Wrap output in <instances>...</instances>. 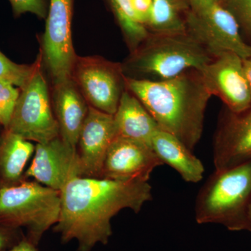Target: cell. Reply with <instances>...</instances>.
Wrapping results in <instances>:
<instances>
[{
    "mask_svg": "<svg viewBox=\"0 0 251 251\" xmlns=\"http://www.w3.org/2000/svg\"><path fill=\"white\" fill-rule=\"evenodd\" d=\"M61 210L54 226L63 243L77 241L78 251L108 244L111 220L120 211L139 213L152 200L151 185L138 179L75 176L60 191Z\"/></svg>",
    "mask_w": 251,
    "mask_h": 251,
    "instance_id": "6da1fadb",
    "label": "cell"
},
{
    "mask_svg": "<svg viewBox=\"0 0 251 251\" xmlns=\"http://www.w3.org/2000/svg\"><path fill=\"white\" fill-rule=\"evenodd\" d=\"M134 94L159 128L174 135L191 151L202 138L204 115L211 94L198 69L162 81L125 76Z\"/></svg>",
    "mask_w": 251,
    "mask_h": 251,
    "instance_id": "7a4b0ae2",
    "label": "cell"
},
{
    "mask_svg": "<svg viewBox=\"0 0 251 251\" xmlns=\"http://www.w3.org/2000/svg\"><path fill=\"white\" fill-rule=\"evenodd\" d=\"M211 55L187 32L150 33L123 64L125 76L152 81L170 80L212 60Z\"/></svg>",
    "mask_w": 251,
    "mask_h": 251,
    "instance_id": "3957f363",
    "label": "cell"
},
{
    "mask_svg": "<svg viewBox=\"0 0 251 251\" xmlns=\"http://www.w3.org/2000/svg\"><path fill=\"white\" fill-rule=\"evenodd\" d=\"M251 161L216 171L198 193V224L222 225L230 231H250Z\"/></svg>",
    "mask_w": 251,
    "mask_h": 251,
    "instance_id": "277c9868",
    "label": "cell"
},
{
    "mask_svg": "<svg viewBox=\"0 0 251 251\" xmlns=\"http://www.w3.org/2000/svg\"><path fill=\"white\" fill-rule=\"evenodd\" d=\"M60 191L37 181L0 189V225L14 229L25 227L28 240L37 247L44 233L58 222Z\"/></svg>",
    "mask_w": 251,
    "mask_h": 251,
    "instance_id": "5b68a950",
    "label": "cell"
},
{
    "mask_svg": "<svg viewBox=\"0 0 251 251\" xmlns=\"http://www.w3.org/2000/svg\"><path fill=\"white\" fill-rule=\"evenodd\" d=\"M41 67L21 89L6 130L29 141L45 143L59 137L58 123Z\"/></svg>",
    "mask_w": 251,
    "mask_h": 251,
    "instance_id": "8992f818",
    "label": "cell"
},
{
    "mask_svg": "<svg viewBox=\"0 0 251 251\" xmlns=\"http://www.w3.org/2000/svg\"><path fill=\"white\" fill-rule=\"evenodd\" d=\"M186 25V32L212 57L225 52H233L243 59L251 56V45L243 39L235 18L221 4L189 10Z\"/></svg>",
    "mask_w": 251,
    "mask_h": 251,
    "instance_id": "52a82bcc",
    "label": "cell"
},
{
    "mask_svg": "<svg viewBox=\"0 0 251 251\" xmlns=\"http://www.w3.org/2000/svg\"><path fill=\"white\" fill-rule=\"evenodd\" d=\"M72 77L90 106L114 115L126 90L122 64L98 57H77Z\"/></svg>",
    "mask_w": 251,
    "mask_h": 251,
    "instance_id": "ba28073f",
    "label": "cell"
},
{
    "mask_svg": "<svg viewBox=\"0 0 251 251\" xmlns=\"http://www.w3.org/2000/svg\"><path fill=\"white\" fill-rule=\"evenodd\" d=\"M73 6L74 0H50L43 56L53 85L72 78L77 58L72 41Z\"/></svg>",
    "mask_w": 251,
    "mask_h": 251,
    "instance_id": "9c48e42d",
    "label": "cell"
},
{
    "mask_svg": "<svg viewBox=\"0 0 251 251\" xmlns=\"http://www.w3.org/2000/svg\"><path fill=\"white\" fill-rule=\"evenodd\" d=\"M211 95L219 97L227 110L241 113L251 107V91L243 59L225 52L198 69Z\"/></svg>",
    "mask_w": 251,
    "mask_h": 251,
    "instance_id": "30bf717a",
    "label": "cell"
},
{
    "mask_svg": "<svg viewBox=\"0 0 251 251\" xmlns=\"http://www.w3.org/2000/svg\"><path fill=\"white\" fill-rule=\"evenodd\" d=\"M81 176L76 149L60 138L45 143H37L30 166L25 178L32 177L37 182L60 191L69 180Z\"/></svg>",
    "mask_w": 251,
    "mask_h": 251,
    "instance_id": "8fae6325",
    "label": "cell"
},
{
    "mask_svg": "<svg viewBox=\"0 0 251 251\" xmlns=\"http://www.w3.org/2000/svg\"><path fill=\"white\" fill-rule=\"evenodd\" d=\"M117 136L114 115L89 105L76 148L81 176L102 178L107 152Z\"/></svg>",
    "mask_w": 251,
    "mask_h": 251,
    "instance_id": "7c38bea8",
    "label": "cell"
},
{
    "mask_svg": "<svg viewBox=\"0 0 251 251\" xmlns=\"http://www.w3.org/2000/svg\"><path fill=\"white\" fill-rule=\"evenodd\" d=\"M216 171L251 161V107L241 113L226 110L220 119L214 139Z\"/></svg>",
    "mask_w": 251,
    "mask_h": 251,
    "instance_id": "4fadbf2b",
    "label": "cell"
},
{
    "mask_svg": "<svg viewBox=\"0 0 251 251\" xmlns=\"http://www.w3.org/2000/svg\"><path fill=\"white\" fill-rule=\"evenodd\" d=\"M162 165L150 145L117 136L107 152L102 177L148 181L153 170Z\"/></svg>",
    "mask_w": 251,
    "mask_h": 251,
    "instance_id": "5bb4252c",
    "label": "cell"
},
{
    "mask_svg": "<svg viewBox=\"0 0 251 251\" xmlns=\"http://www.w3.org/2000/svg\"><path fill=\"white\" fill-rule=\"evenodd\" d=\"M52 108L58 123L59 137L76 149L89 105L73 77L54 85Z\"/></svg>",
    "mask_w": 251,
    "mask_h": 251,
    "instance_id": "9a60e30c",
    "label": "cell"
},
{
    "mask_svg": "<svg viewBox=\"0 0 251 251\" xmlns=\"http://www.w3.org/2000/svg\"><path fill=\"white\" fill-rule=\"evenodd\" d=\"M114 120L117 136L150 146L153 134L160 128L139 99L127 89L122 94Z\"/></svg>",
    "mask_w": 251,
    "mask_h": 251,
    "instance_id": "2e32d148",
    "label": "cell"
},
{
    "mask_svg": "<svg viewBox=\"0 0 251 251\" xmlns=\"http://www.w3.org/2000/svg\"><path fill=\"white\" fill-rule=\"evenodd\" d=\"M151 147L162 163L172 167L186 182L198 183L202 179V161L174 135L158 128L151 138Z\"/></svg>",
    "mask_w": 251,
    "mask_h": 251,
    "instance_id": "e0dca14e",
    "label": "cell"
},
{
    "mask_svg": "<svg viewBox=\"0 0 251 251\" xmlns=\"http://www.w3.org/2000/svg\"><path fill=\"white\" fill-rule=\"evenodd\" d=\"M34 151L30 141L4 129L0 134V189L26 180L25 168Z\"/></svg>",
    "mask_w": 251,
    "mask_h": 251,
    "instance_id": "ac0fdd59",
    "label": "cell"
},
{
    "mask_svg": "<svg viewBox=\"0 0 251 251\" xmlns=\"http://www.w3.org/2000/svg\"><path fill=\"white\" fill-rule=\"evenodd\" d=\"M189 10L186 0H152L147 29L152 34L186 32V18Z\"/></svg>",
    "mask_w": 251,
    "mask_h": 251,
    "instance_id": "d6986e66",
    "label": "cell"
},
{
    "mask_svg": "<svg viewBox=\"0 0 251 251\" xmlns=\"http://www.w3.org/2000/svg\"><path fill=\"white\" fill-rule=\"evenodd\" d=\"M107 1L131 51L134 50L146 39L150 32L136 19L130 0Z\"/></svg>",
    "mask_w": 251,
    "mask_h": 251,
    "instance_id": "ffe728a7",
    "label": "cell"
},
{
    "mask_svg": "<svg viewBox=\"0 0 251 251\" xmlns=\"http://www.w3.org/2000/svg\"><path fill=\"white\" fill-rule=\"evenodd\" d=\"M41 67V59L31 65L18 64L10 60L0 51V80L23 89Z\"/></svg>",
    "mask_w": 251,
    "mask_h": 251,
    "instance_id": "44dd1931",
    "label": "cell"
},
{
    "mask_svg": "<svg viewBox=\"0 0 251 251\" xmlns=\"http://www.w3.org/2000/svg\"><path fill=\"white\" fill-rule=\"evenodd\" d=\"M20 93L16 86L0 80V126L4 129L9 126Z\"/></svg>",
    "mask_w": 251,
    "mask_h": 251,
    "instance_id": "7402d4cb",
    "label": "cell"
},
{
    "mask_svg": "<svg viewBox=\"0 0 251 251\" xmlns=\"http://www.w3.org/2000/svg\"><path fill=\"white\" fill-rule=\"evenodd\" d=\"M221 4L232 14L241 32L251 42V0H222Z\"/></svg>",
    "mask_w": 251,
    "mask_h": 251,
    "instance_id": "603a6c76",
    "label": "cell"
},
{
    "mask_svg": "<svg viewBox=\"0 0 251 251\" xmlns=\"http://www.w3.org/2000/svg\"><path fill=\"white\" fill-rule=\"evenodd\" d=\"M14 16L30 13L40 19H46L49 11L50 0H9Z\"/></svg>",
    "mask_w": 251,
    "mask_h": 251,
    "instance_id": "cb8c5ba5",
    "label": "cell"
},
{
    "mask_svg": "<svg viewBox=\"0 0 251 251\" xmlns=\"http://www.w3.org/2000/svg\"><path fill=\"white\" fill-rule=\"evenodd\" d=\"M21 229L9 228L0 225V251H4L10 249L23 237Z\"/></svg>",
    "mask_w": 251,
    "mask_h": 251,
    "instance_id": "d4e9b609",
    "label": "cell"
},
{
    "mask_svg": "<svg viewBox=\"0 0 251 251\" xmlns=\"http://www.w3.org/2000/svg\"><path fill=\"white\" fill-rule=\"evenodd\" d=\"M130 3L136 19L147 28L152 0H130Z\"/></svg>",
    "mask_w": 251,
    "mask_h": 251,
    "instance_id": "484cf974",
    "label": "cell"
},
{
    "mask_svg": "<svg viewBox=\"0 0 251 251\" xmlns=\"http://www.w3.org/2000/svg\"><path fill=\"white\" fill-rule=\"evenodd\" d=\"M4 251H38L36 246L28 240L25 236H23L21 240L14 247Z\"/></svg>",
    "mask_w": 251,
    "mask_h": 251,
    "instance_id": "4316f807",
    "label": "cell"
},
{
    "mask_svg": "<svg viewBox=\"0 0 251 251\" xmlns=\"http://www.w3.org/2000/svg\"><path fill=\"white\" fill-rule=\"evenodd\" d=\"M190 10L197 11L206 6L214 4H221L222 0H186Z\"/></svg>",
    "mask_w": 251,
    "mask_h": 251,
    "instance_id": "83f0119b",
    "label": "cell"
},
{
    "mask_svg": "<svg viewBox=\"0 0 251 251\" xmlns=\"http://www.w3.org/2000/svg\"><path fill=\"white\" fill-rule=\"evenodd\" d=\"M244 71H245L246 76H247L248 82L251 91V56L247 58L243 59Z\"/></svg>",
    "mask_w": 251,
    "mask_h": 251,
    "instance_id": "f1b7e54d",
    "label": "cell"
},
{
    "mask_svg": "<svg viewBox=\"0 0 251 251\" xmlns=\"http://www.w3.org/2000/svg\"><path fill=\"white\" fill-rule=\"evenodd\" d=\"M249 221H250L251 227V205L250 207V211H249Z\"/></svg>",
    "mask_w": 251,
    "mask_h": 251,
    "instance_id": "f546056e",
    "label": "cell"
},
{
    "mask_svg": "<svg viewBox=\"0 0 251 251\" xmlns=\"http://www.w3.org/2000/svg\"><path fill=\"white\" fill-rule=\"evenodd\" d=\"M0 134H1V131H0Z\"/></svg>",
    "mask_w": 251,
    "mask_h": 251,
    "instance_id": "4dcf8cb0",
    "label": "cell"
}]
</instances>
